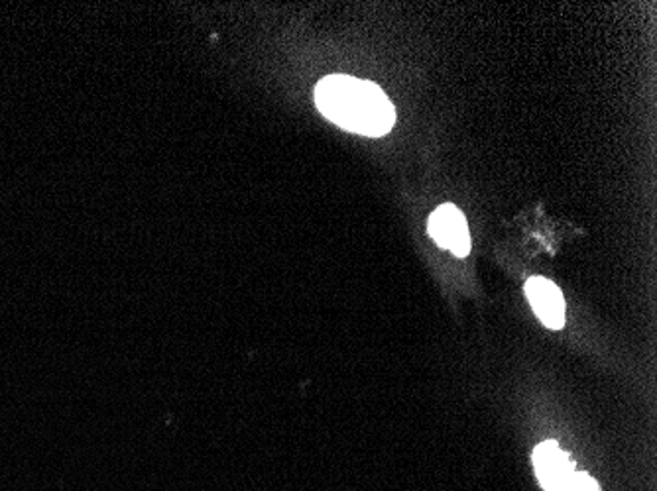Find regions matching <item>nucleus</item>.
I'll return each instance as SVG.
<instances>
[{
    "label": "nucleus",
    "instance_id": "obj_4",
    "mask_svg": "<svg viewBox=\"0 0 657 491\" xmlns=\"http://www.w3.org/2000/svg\"><path fill=\"white\" fill-rule=\"evenodd\" d=\"M526 295L536 314L545 327L558 331L565 322V301L555 284L545 277H531L526 284Z\"/></svg>",
    "mask_w": 657,
    "mask_h": 491
},
{
    "label": "nucleus",
    "instance_id": "obj_5",
    "mask_svg": "<svg viewBox=\"0 0 657 491\" xmlns=\"http://www.w3.org/2000/svg\"><path fill=\"white\" fill-rule=\"evenodd\" d=\"M568 491H601L598 490V485L586 476V473H579L575 472L573 476V480H571V485H569Z\"/></svg>",
    "mask_w": 657,
    "mask_h": 491
},
{
    "label": "nucleus",
    "instance_id": "obj_1",
    "mask_svg": "<svg viewBox=\"0 0 657 491\" xmlns=\"http://www.w3.org/2000/svg\"><path fill=\"white\" fill-rule=\"evenodd\" d=\"M319 113L354 135L379 138L392 130L396 113L379 85L349 75H331L316 87Z\"/></svg>",
    "mask_w": 657,
    "mask_h": 491
},
{
    "label": "nucleus",
    "instance_id": "obj_2",
    "mask_svg": "<svg viewBox=\"0 0 657 491\" xmlns=\"http://www.w3.org/2000/svg\"><path fill=\"white\" fill-rule=\"evenodd\" d=\"M430 236L437 246L453 252L457 258H465L470 252V234L467 218L455 205H442L433 211L427 224Z\"/></svg>",
    "mask_w": 657,
    "mask_h": 491
},
{
    "label": "nucleus",
    "instance_id": "obj_3",
    "mask_svg": "<svg viewBox=\"0 0 657 491\" xmlns=\"http://www.w3.org/2000/svg\"><path fill=\"white\" fill-rule=\"evenodd\" d=\"M536 472L545 491H568L571 480L575 476L573 462L569 456L555 445L543 442L533 455Z\"/></svg>",
    "mask_w": 657,
    "mask_h": 491
}]
</instances>
